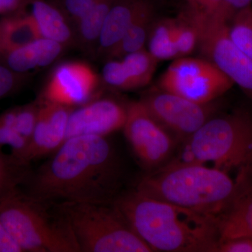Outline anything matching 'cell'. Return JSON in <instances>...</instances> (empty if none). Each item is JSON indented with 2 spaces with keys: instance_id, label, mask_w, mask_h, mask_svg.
Here are the masks:
<instances>
[{
  "instance_id": "cell-1",
  "label": "cell",
  "mask_w": 252,
  "mask_h": 252,
  "mask_svg": "<svg viewBox=\"0 0 252 252\" xmlns=\"http://www.w3.org/2000/svg\"><path fill=\"white\" fill-rule=\"evenodd\" d=\"M122 166L107 137L79 135L65 140L21 190L49 203H113L117 198Z\"/></svg>"
},
{
  "instance_id": "cell-20",
  "label": "cell",
  "mask_w": 252,
  "mask_h": 252,
  "mask_svg": "<svg viewBox=\"0 0 252 252\" xmlns=\"http://www.w3.org/2000/svg\"><path fill=\"white\" fill-rule=\"evenodd\" d=\"M153 7L150 2L141 11L120 42L107 55L111 59H122L126 55L144 49L152 27Z\"/></svg>"
},
{
  "instance_id": "cell-7",
  "label": "cell",
  "mask_w": 252,
  "mask_h": 252,
  "mask_svg": "<svg viewBox=\"0 0 252 252\" xmlns=\"http://www.w3.org/2000/svg\"><path fill=\"white\" fill-rule=\"evenodd\" d=\"M188 11L198 29V46L205 59L252 99V60L232 39L228 23Z\"/></svg>"
},
{
  "instance_id": "cell-29",
  "label": "cell",
  "mask_w": 252,
  "mask_h": 252,
  "mask_svg": "<svg viewBox=\"0 0 252 252\" xmlns=\"http://www.w3.org/2000/svg\"><path fill=\"white\" fill-rule=\"evenodd\" d=\"M28 144L29 141L15 130L14 127L0 123V149L4 146H9L11 149V155L23 161V157L27 150Z\"/></svg>"
},
{
  "instance_id": "cell-12",
  "label": "cell",
  "mask_w": 252,
  "mask_h": 252,
  "mask_svg": "<svg viewBox=\"0 0 252 252\" xmlns=\"http://www.w3.org/2000/svg\"><path fill=\"white\" fill-rule=\"evenodd\" d=\"M127 105L109 97H95L73 109L68 121L66 140L79 135L107 137L123 129Z\"/></svg>"
},
{
  "instance_id": "cell-18",
  "label": "cell",
  "mask_w": 252,
  "mask_h": 252,
  "mask_svg": "<svg viewBox=\"0 0 252 252\" xmlns=\"http://www.w3.org/2000/svg\"><path fill=\"white\" fill-rule=\"evenodd\" d=\"M41 37L35 21L26 11L0 18V54Z\"/></svg>"
},
{
  "instance_id": "cell-10",
  "label": "cell",
  "mask_w": 252,
  "mask_h": 252,
  "mask_svg": "<svg viewBox=\"0 0 252 252\" xmlns=\"http://www.w3.org/2000/svg\"><path fill=\"white\" fill-rule=\"evenodd\" d=\"M141 102L159 124L182 140L195 133L213 113L210 104L196 103L160 89L149 93Z\"/></svg>"
},
{
  "instance_id": "cell-27",
  "label": "cell",
  "mask_w": 252,
  "mask_h": 252,
  "mask_svg": "<svg viewBox=\"0 0 252 252\" xmlns=\"http://www.w3.org/2000/svg\"><path fill=\"white\" fill-rule=\"evenodd\" d=\"M102 79L107 85L119 89L129 91L135 89L132 81L122 60H111L102 69Z\"/></svg>"
},
{
  "instance_id": "cell-17",
  "label": "cell",
  "mask_w": 252,
  "mask_h": 252,
  "mask_svg": "<svg viewBox=\"0 0 252 252\" xmlns=\"http://www.w3.org/2000/svg\"><path fill=\"white\" fill-rule=\"evenodd\" d=\"M220 243L252 238V187L241 190L228 208L219 217Z\"/></svg>"
},
{
  "instance_id": "cell-9",
  "label": "cell",
  "mask_w": 252,
  "mask_h": 252,
  "mask_svg": "<svg viewBox=\"0 0 252 252\" xmlns=\"http://www.w3.org/2000/svg\"><path fill=\"white\" fill-rule=\"evenodd\" d=\"M123 130L135 157L146 168L161 165L173 152L175 140L171 134L152 117L141 100L127 104Z\"/></svg>"
},
{
  "instance_id": "cell-11",
  "label": "cell",
  "mask_w": 252,
  "mask_h": 252,
  "mask_svg": "<svg viewBox=\"0 0 252 252\" xmlns=\"http://www.w3.org/2000/svg\"><path fill=\"white\" fill-rule=\"evenodd\" d=\"M99 80L87 63H63L51 73L41 98L67 107H79L95 98Z\"/></svg>"
},
{
  "instance_id": "cell-25",
  "label": "cell",
  "mask_w": 252,
  "mask_h": 252,
  "mask_svg": "<svg viewBox=\"0 0 252 252\" xmlns=\"http://www.w3.org/2000/svg\"><path fill=\"white\" fill-rule=\"evenodd\" d=\"M228 26L233 40L252 60V6L235 15Z\"/></svg>"
},
{
  "instance_id": "cell-14",
  "label": "cell",
  "mask_w": 252,
  "mask_h": 252,
  "mask_svg": "<svg viewBox=\"0 0 252 252\" xmlns=\"http://www.w3.org/2000/svg\"><path fill=\"white\" fill-rule=\"evenodd\" d=\"M149 2V0H116L104 21L96 52L107 56Z\"/></svg>"
},
{
  "instance_id": "cell-21",
  "label": "cell",
  "mask_w": 252,
  "mask_h": 252,
  "mask_svg": "<svg viewBox=\"0 0 252 252\" xmlns=\"http://www.w3.org/2000/svg\"><path fill=\"white\" fill-rule=\"evenodd\" d=\"M31 172V164L0 149V202L21 189Z\"/></svg>"
},
{
  "instance_id": "cell-23",
  "label": "cell",
  "mask_w": 252,
  "mask_h": 252,
  "mask_svg": "<svg viewBox=\"0 0 252 252\" xmlns=\"http://www.w3.org/2000/svg\"><path fill=\"white\" fill-rule=\"evenodd\" d=\"M130 76L135 89L148 85L153 77L158 61L148 50H138L121 59Z\"/></svg>"
},
{
  "instance_id": "cell-31",
  "label": "cell",
  "mask_w": 252,
  "mask_h": 252,
  "mask_svg": "<svg viewBox=\"0 0 252 252\" xmlns=\"http://www.w3.org/2000/svg\"><path fill=\"white\" fill-rule=\"evenodd\" d=\"M252 0H220L214 18L220 22L229 24L235 15L252 6Z\"/></svg>"
},
{
  "instance_id": "cell-22",
  "label": "cell",
  "mask_w": 252,
  "mask_h": 252,
  "mask_svg": "<svg viewBox=\"0 0 252 252\" xmlns=\"http://www.w3.org/2000/svg\"><path fill=\"white\" fill-rule=\"evenodd\" d=\"M175 19H165L151 27L148 51L158 61L178 59L175 39Z\"/></svg>"
},
{
  "instance_id": "cell-6",
  "label": "cell",
  "mask_w": 252,
  "mask_h": 252,
  "mask_svg": "<svg viewBox=\"0 0 252 252\" xmlns=\"http://www.w3.org/2000/svg\"><path fill=\"white\" fill-rule=\"evenodd\" d=\"M67 220L80 252H151L113 203H53Z\"/></svg>"
},
{
  "instance_id": "cell-30",
  "label": "cell",
  "mask_w": 252,
  "mask_h": 252,
  "mask_svg": "<svg viewBox=\"0 0 252 252\" xmlns=\"http://www.w3.org/2000/svg\"><path fill=\"white\" fill-rule=\"evenodd\" d=\"M27 74L15 72L0 61V100L21 90L28 79Z\"/></svg>"
},
{
  "instance_id": "cell-36",
  "label": "cell",
  "mask_w": 252,
  "mask_h": 252,
  "mask_svg": "<svg viewBox=\"0 0 252 252\" xmlns=\"http://www.w3.org/2000/svg\"><path fill=\"white\" fill-rule=\"evenodd\" d=\"M30 1H31V2H32V1H33V0H30Z\"/></svg>"
},
{
  "instance_id": "cell-26",
  "label": "cell",
  "mask_w": 252,
  "mask_h": 252,
  "mask_svg": "<svg viewBox=\"0 0 252 252\" xmlns=\"http://www.w3.org/2000/svg\"><path fill=\"white\" fill-rule=\"evenodd\" d=\"M40 101L36 100L31 103L15 107L14 129L28 141L31 140L34 132L38 116H39Z\"/></svg>"
},
{
  "instance_id": "cell-34",
  "label": "cell",
  "mask_w": 252,
  "mask_h": 252,
  "mask_svg": "<svg viewBox=\"0 0 252 252\" xmlns=\"http://www.w3.org/2000/svg\"><path fill=\"white\" fill-rule=\"evenodd\" d=\"M0 252H24L0 220Z\"/></svg>"
},
{
  "instance_id": "cell-32",
  "label": "cell",
  "mask_w": 252,
  "mask_h": 252,
  "mask_svg": "<svg viewBox=\"0 0 252 252\" xmlns=\"http://www.w3.org/2000/svg\"><path fill=\"white\" fill-rule=\"evenodd\" d=\"M220 0H186L189 9L202 16H215Z\"/></svg>"
},
{
  "instance_id": "cell-8",
  "label": "cell",
  "mask_w": 252,
  "mask_h": 252,
  "mask_svg": "<svg viewBox=\"0 0 252 252\" xmlns=\"http://www.w3.org/2000/svg\"><path fill=\"white\" fill-rule=\"evenodd\" d=\"M233 85L210 61L187 56L176 59L159 80L160 90L202 104H211Z\"/></svg>"
},
{
  "instance_id": "cell-5",
  "label": "cell",
  "mask_w": 252,
  "mask_h": 252,
  "mask_svg": "<svg viewBox=\"0 0 252 252\" xmlns=\"http://www.w3.org/2000/svg\"><path fill=\"white\" fill-rule=\"evenodd\" d=\"M184 162H197L228 172L252 168V117L237 112L211 118L187 140Z\"/></svg>"
},
{
  "instance_id": "cell-19",
  "label": "cell",
  "mask_w": 252,
  "mask_h": 252,
  "mask_svg": "<svg viewBox=\"0 0 252 252\" xmlns=\"http://www.w3.org/2000/svg\"><path fill=\"white\" fill-rule=\"evenodd\" d=\"M116 0H97L75 28L76 43L87 51L97 49L99 35L107 14Z\"/></svg>"
},
{
  "instance_id": "cell-2",
  "label": "cell",
  "mask_w": 252,
  "mask_h": 252,
  "mask_svg": "<svg viewBox=\"0 0 252 252\" xmlns=\"http://www.w3.org/2000/svg\"><path fill=\"white\" fill-rule=\"evenodd\" d=\"M114 205L153 252H217L219 217L151 198L136 189Z\"/></svg>"
},
{
  "instance_id": "cell-35",
  "label": "cell",
  "mask_w": 252,
  "mask_h": 252,
  "mask_svg": "<svg viewBox=\"0 0 252 252\" xmlns=\"http://www.w3.org/2000/svg\"><path fill=\"white\" fill-rule=\"evenodd\" d=\"M30 0H0V16H5L26 11Z\"/></svg>"
},
{
  "instance_id": "cell-24",
  "label": "cell",
  "mask_w": 252,
  "mask_h": 252,
  "mask_svg": "<svg viewBox=\"0 0 252 252\" xmlns=\"http://www.w3.org/2000/svg\"><path fill=\"white\" fill-rule=\"evenodd\" d=\"M175 19V39L177 52L179 58L185 57L191 54L198 46V29L188 10Z\"/></svg>"
},
{
  "instance_id": "cell-15",
  "label": "cell",
  "mask_w": 252,
  "mask_h": 252,
  "mask_svg": "<svg viewBox=\"0 0 252 252\" xmlns=\"http://www.w3.org/2000/svg\"><path fill=\"white\" fill-rule=\"evenodd\" d=\"M64 46L41 37L26 45L0 54V61L15 72L27 74L31 69L45 67L62 54Z\"/></svg>"
},
{
  "instance_id": "cell-13",
  "label": "cell",
  "mask_w": 252,
  "mask_h": 252,
  "mask_svg": "<svg viewBox=\"0 0 252 252\" xmlns=\"http://www.w3.org/2000/svg\"><path fill=\"white\" fill-rule=\"evenodd\" d=\"M39 116L23 161L31 164L53 154L66 140L68 121L74 107L39 99Z\"/></svg>"
},
{
  "instance_id": "cell-28",
  "label": "cell",
  "mask_w": 252,
  "mask_h": 252,
  "mask_svg": "<svg viewBox=\"0 0 252 252\" xmlns=\"http://www.w3.org/2000/svg\"><path fill=\"white\" fill-rule=\"evenodd\" d=\"M97 0H52L51 2L61 9L75 32L78 23Z\"/></svg>"
},
{
  "instance_id": "cell-33",
  "label": "cell",
  "mask_w": 252,
  "mask_h": 252,
  "mask_svg": "<svg viewBox=\"0 0 252 252\" xmlns=\"http://www.w3.org/2000/svg\"><path fill=\"white\" fill-rule=\"evenodd\" d=\"M219 252H252V238H238L219 243Z\"/></svg>"
},
{
  "instance_id": "cell-4",
  "label": "cell",
  "mask_w": 252,
  "mask_h": 252,
  "mask_svg": "<svg viewBox=\"0 0 252 252\" xmlns=\"http://www.w3.org/2000/svg\"><path fill=\"white\" fill-rule=\"evenodd\" d=\"M0 220L24 252H80L69 223L54 204L21 189L0 202Z\"/></svg>"
},
{
  "instance_id": "cell-16",
  "label": "cell",
  "mask_w": 252,
  "mask_h": 252,
  "mask_svg": "<svg viewBox=\"0 0 252 252\" xmlns=\"http://www.w3.org/2000/svg\"><path fill=\"white\" fill-rule=\"evenodd\" d=\"M31 13L41 37L56 41L64 47L76 43L72 25L58 6L46 0H33Z\"/></svg>"
},
{
  "instance_id": "cell-3",
  "label": "cell",
  "mask_w": 252,
  "mask_h": 252,
  "mask_svg": "<svg viewBox=\"0 0 252 252\" xmlns=\"http://www.w3.org/2000/svg\"><path fill=\"white\" fill-rule=\"evenodd\" d=\"M135 189L151 198L220 217L240 193L241 184L216 167L176 161L145 176Z\"/></svg>"
}]
</instances>
